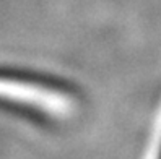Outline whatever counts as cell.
Segmentation results:
<instances>
[{"label":"cell","instance_id":"1","mask_svg":"<svg viewBox=\"0 0 161 159\" xmlns=\"http://www.w3.org/2000/svg\"><path fill=\"white\" fill-rule=\"evenodd\" d=\"M0 99L33 106L52 114H62L72 106V98L60 86L23 75L0 72Z\"/></svg>","mask_w":161,"mask_h":159},{"label":"cell","instance_id":"2","mask_svg":"<svg viewBox=\"0 0 161 159\" xmlns=\"http://www.w3.org/2000/svg\"><path fill=\"white\" fill-rule=\"evenodd\" d=\"M156 159H161V148H159V153H158V157Z\"/></svg>","mask_w":161,"mask_h":159}]
</instances>
